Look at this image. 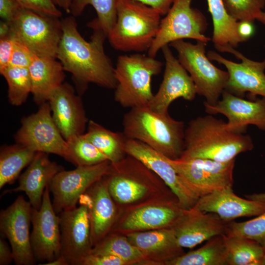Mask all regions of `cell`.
Segmentation results:
<instances>
[{"instance_id": "cell-1", "label": "cell", "mask_w": 265, "mask_h": 265, "mask_svg": "<svg viewBox=\"0 0 265 265\" xmlns=\"http://www.w3.org/2000/svg\"><path fill=\"white\" fill-rule=\"evenodd\" d=\"M61 25L62 34L56 58L65 71L71 74L78 94H82L90 83L115 89L114 67L104 47L106 34L99 28L92 27L90 40L86 41L79 32L73 15L62 19Z\"/></svg>"}, {"instance_id": "cell-2", "label": "cell", "mask_w": 265, "mask_h": 265, "mask_svg": "<svg viewBox=\"0 0 265 265\" xmlns=\"http://www.w3.org/2000/svg\"><path fill=\"white\" fill-rule=\"evenodd\" d=\"M254 148L251 137L226 128V122L210 115L191 120L185 132L180 159L194 158L227 162Z\"/></svg>"}, {"instance_id": "cell-3", "label": "cell", "mask_w": 265, "mask_h": 265, "mask_svg": "<svg viewBox=\"0 0 265 265\" xmlns=\"http://www.w3.org/2000/svg\"><path fill=\"white\" fill-rule=\"evenodd\" d=\"M123 133L171 159H178L185 147V123L148 106L131 108L124 116Z\"/></svg>"}, {"instance_id": "cell-4", "label": "cell", "mask_w": 265, "mask_h": 265, "mask_svg": "<svg viewBox=\"0 0 265 265\" xmlns=\"http://www.w3.org/2000/svg\"><path fill=\"white\" fill-rule=\"evenodd\" d=\"M161 16L136 0H118L116 22L107 38L116 50L148 52L158 32Z\"/></svg>"}, {"instance_id": "cell-5", "label": "cell", "mask_w": 265, "mask_h": 265, "mask_svg": "<svg viewBox=\"0 0 265 265\" xmlns=\"http://www.w3.org/2000/svg\"><path fill=\"white\" fill-rule=\"evenodd\" d=\"M162 63L148 55L137 53L118 56L114 77V100L125 107L148 106L154 94L152 77L160 73Z\"/></svg>"}, {"instance_id": "cell-6", "label": "cell", "mask_w": 265, "mask_h": 265, "mask_svg": "<svg viewBox=\"0 0 265 265\" xmlns=\"http://www.w3.org/2000/svg\"><path fill=\"white\" fill-rule=\"evenodd\" d=\"M169 45L177 52L179 61L191 77L197 94L205 98V103L215 104L225 90L229 74L211 62L206 53L207 43L197 41L193 44L182 39Z\"/></svg>"}, {"instance_id": "cell-7", "label": "cell", "mask_w": 265, "mask_h": 265, "mask_svg": "<svg viewBox=\"0 0 265 265\" xmlns=\"http://www.w3.org/2000/svg\"><path fill=\"white\" fill-rule=\"evenodd\" d=\"M59 18L22 7L8 23L9 34L35 55L56 58L62 34Z\"/></svg>"}, {"instance_id": "cell-8", "label": "cell", "mask_w": 265, "mask_h": 265, "mask_svg": "<svg viewBox=\"0 0 265 265\" xmlns=\"http://www.w3.org/2000/svg\"><path fill=\"white\" fill-rule=\"evenodd\" d=\"M108 190L114 201L123 205L133 204L148 196L162 181L137 159L127 155L111 163L107 174Z\"/></svg>"}, {"instance_id": "cell-9", "label": "cell", "mask_w": 265, "mask_h": 265, "mask_svg": "<svg viewBox=\"0 0 265 265\" xmlns=\"http://www.w3.org/2000/svg\"><path fill=\"white\" fill-rule=\"evenodd\" d=\"M192 0H175L161 19L158 32L148 51L155 57L159 50L170 43L184 39H192L208 43L210 38L204 35L208 24L205 16L191 7Z\"/></svg>"}, {"instance_id": "cell-10", "label": "cell", "mask_w": 265, "mask_h": 265, "mask_svg": "<svg viewBox=\"0 0 265 265\" xmlns=\"http://www.w3.org/2000/svg\"><path fill=\"white\" fill-rule=\"evenodd\" d=\"M167 159L183 183L199 198L232 188L235 159L227 162L200 158Z\"/></svg>"}, {"instance_id": "cell-11", "label": "cell", "mask_w": 265, "mask_h": 265, "mask_svg": "<svg viewBox=\"0 0 265 265\" xmlns=\"http://www.w3.org/2000/svg\"><path fill=\"white\" fill-rule=\"evenodd\" d=\"M21 127L15 135L16 143L35 152L53 154L66 159V140L52 117L50 105L46 102L38 110L21 120Z\"/></svg>"}, {"instance_id": "cell-12", "label": "cell", "mask_w": 265, "mask_h": 265, "mask_svg": "<svg viewBox=\"0 0 265 265\" xmlns=\"http://www.w3.org/2000/svg\"><path fill=\"white\" fill-rule=\"evenodd\" d=\"M111 162L107 160L90 166H78L74 170L59 172L49 185L53 196L55 212L76 207L81 196L110 171Z\"/></svg>"}, {"instance_id": "cell-13", "label": "cell", "mask_w": 265, "mask_h": 265, "mask_svg": "<svg viewBox=\"0 0 265 265\" xmlns=\"http://www.w3.org/2000/svg\"><path fill=\"white\" fill-rule=\"evenodd\" d=\"M32 210L30 202L20 195L0 212V233L9 241L17 265H33L37 262L29 231Z\"/></svg>"}, {"instance_id": "cell-14", "label": "cell", "mask_w": 265, "mask_h": 265, "mask_svg": "<svg viewBox=\"0 0 265 265\" xmlns=\"http://www.w3.org/2000/svg\"><path fill=\"white\" fill-rule=\"evenodd\" d=\"M220 52L232 53L241 60L240 63L234 62L212 51L207 53L209 59L226 68L229 78L225 90L240 97L247 93L250 99H255L257 95L265 97V59L252 60L231 46L223 48Z\"/></svg>"}, {"instance_id": "cell-15", "label": "cell", "mask_w": 265, "mask_h": 265, "mask_svg": "<svg viewBox=\"0 0 265 265\" xmlns=\"http://www.w3.org/2000/svg\"><path fill=\"white\" fill-rule=\"evenodd\" d=\"M186 209L180 207L177 199L162 197L136 206L114 226L110 232L127 233L172 228Z\"/></svg>"}, {"instance_id": "cell-16", "label": "cell", "mask_w": 265, "mask_h": 265, "mask_svg": "<svg viewBox=\"0 0 265 265\" xmlns=\"http://www.w3.org/2000/svg\"><path fill=\"white\" fill-rule=\"evenodd\" d=\"M47 186L39 209L32 212L30 242L37 261L50 262L60 256V218L55 212Z\"/></svg>"}, {"instance_id": "cell-17", "label": "cell", "mask_w": 265, "mask_h": 265, "mask_svg": "<svg viewBox=\"0 0 265 265\" xmlns=\"http://www.w3.org/2000/svg\"><path fill=\"white\" fill-rule=\"evenodd\" d=\"M59 216L60 256L69 265H81L93 247L88 208L80 203L78 207L62 211Z\"/></svg>"}, {"instance_id": "cell-18", "label": "cell", "mask_w": 265, "mask_h": 265, "mask_svg": "<svg viewBox=\"0 0 265 265\" xmlns=\"http://www.w3.org/2000/svg\"><path fill=\"white\" fill-rule=\"evenodd\" d=\"M125 150L127 155L140 161L168 186L181 207L187 210L195 205L199 197L183 183L167 157L134 139H127Z\"/></svg>"}, {"instance_id": "cell-19", "label": "cell", "mask_w": 265, "mask_h": 265, "mask_svg": "<svg viewBox=\"0 0 265 265\" xmlns=\"http://www.w3.org/2000/svg\"><path fill=\"white\" fill-rule=\"evenodd\" d=\"M204 105L208 113L225 116L229 130L244 133L248 126L252 125L265 131V97L248 100L224 90L215 104Z\"/></svg>"}, {"instance_id": "cell-20", "label": "cell", "mask_w": 265, "mask_h": 265, "mask_svg": "<svg viewBox=\"0 0 265 265\" xmlns=\"http://www.w3.org/2000/svg\"><path fill=\"white\" fill-rule=\"evenodd\" d=\"M161 50L165 60L163 80L148 106L157 112L167 113L170 105L175 100L182 98L192 101L197 92L191 77L175 57L168 45Z\"/></svg>"}, {"instance_id": "cell-21", "label": "cell", "mask_w": 265, "mask_h": 265, "mask_svg": "<svg viewBox=\"0 0 265 265\" xmlns=\"http://www.w3.org/2000/svg\"><path fill=\"white\" fill-rule=\"evenodd\" d=\"M48 102L53 120L66 140L84 133L88 119L80 95L70 84L64 82Z\"/></svg>"}, {"instance_id": "cell-22", "label": "cell", "mask_w": 265, "mask_h": 265, "mask_svg": "<svg viewBox=\"0 0 265 265\" xmlns=\"http://www.w3.org/2000/svg\"><path fill=\"white\" fill-rule=\"evenodd\" d=\"M88 209L93 247L112 230L117 216L116 205L108 190L107 175L80 197Z\"/></svg>"}, {"instance_id": "cell-23", "label": "cell", "mask_w": 265, "mask_h": 265, "mask_svg": "<svg viewBox=\"0 0 265 265\" xmlns=\"http://www.w3.org/2000/svg\"><path fill=\"white\" fill-rule=\"evenodd\" d=\"M227 222L212 212H206L193 207L172 227L179 245L192 248L218 235H225Z\"/></svg>"}, {"instance_id": "cell-24", "label": "cell", "mask_w": 265, "mask_h": 265, "mask_svg": "<svg viewBox=\"0 0 265 265\" xmlns=\"http://www.w3.org/2000/svg\"><path fill=\"white\" fill-rule=\"evenodd\" d=\"M194 207L214 213L227 222L238 217L256 216L265 212V202L242 198L234 193L232 188L201 197Z\"/></svg>"}, {"instance_id": "cell-25", "label": "cell", "mask_w": 265, "mask_h": 265, "mask_svg": "<svg viewBox=\"0 0 265 265\" xmlns=\"http://www.w3.org/2000/svg\"><path fill=\"white\" fill-rule=\"evenodd\" d=\"M125 235L152 265H165L185 253L173 228L134 232Z\"/></svg>"}, {"instance_id": "cell-26", "label": "cell", "mask_w": 265, "mask_h": 265, "mask_svg": "<svg viewBox=\"0 0 265 265\" xmlns=\"http://www.w3.org/2000/svg\"><path fill=\"white\" fill-rule=\"evenodd\" d=\"M64 169L62 166L51 160L48 154L36 152L26 170L19 177L18 186L5 190L3 195L25 192L32 208L39 209L46 187L56 174Z\"/></svg>"}, {"instance_id": "cell-27", "label": "cell", "mask_w": 265, "mask_h": 265, "mask_svg": "<svg viewBox=\"0 0 265 265\" xmlns=\"http://www.w3.org/2000/svg\"><path fill=\"white\" fill-rule=\"evenodd\" d=\"M28 69L33 101L38 105L48 102L53 92L64 83L65 74L62 64L56 58L35 55Z\"/></svg>"}, {"instance_id": "cell-28", "label": "cell", "mask_w": 265, "mask_h": 265, "mask_svg": "<svg viewBox=\"0 0 265 265\" xmlns=\"http://www.w3.org/2000/svg\"><path fill=\"white\" fill-rule=\"evenodd\" d=\"M213 26L212 41L220 52L224 48H236L243 42L238 32V21L226 10L223 0H207Z\"/></svg>"}, {"instance_id": "cell-29", "label": "cell", "mask_w": 265, "mask_h": 265, "mask_svg": "<svg viewBox=\"0 0 265 265\" xmlns=\"http://www.w3.org/2000/svg\"><path fill=\"white\" fill-rule=\"evenodd\" d=\"M84 137L98 148L111 163H116L126 156L125 146L127 138L122 132H112L90 120Z\"/></svg>"}, {"instance_id": "cell-30", "label": "cell", "mask_w": 265, "mask_h": 265, "mask_svg": "<svg viewBox=\"0 0 265 265\" xmlns=\"http://www.w3.org/2000/svg\"><path fill=\"white\" fill-rule=\"evenodd\" d=\"M166 265H227L223 235L214 236L202 247L167 262Z\"/></svg>"}, {"instance_id": "cell-31", "label": "cell", "mask_w": 265, "mask_h": 265, "mask_svg": "<svg viewBox=\"0 0 265 265\" xmlns=\"http://www.w3.org/2000/svg\"><path fill=\"white\" fill-rule=\"evenodd\" d=\"M36 152L19 143L3 146L0 151V189L11 185L28 166Z\"/></svg>"}, {"instance_id": "cell-32", "label": "cell", "mask_w": 265, "mask_h": 265, "mask_svg": "<svg viewBox=\"0 0 265 265\" xmlns=\"http://www.w3.org/2000/svg\"><path fill=\"white\" fill-rule=\"evenodd\" d=\"M90 253L116 256L128 265H151L125 235L110 232L92 248Z\"/></svg>"}, {"instance_id": "cell-33", "label": "cell", "mask_w": 265, "mask_h": 265, "mask_svg": "<svg viewBox=\"0 0 265 265\" xmlns=\"http://www.w3.org/2000/svg\"><path fill=\"white\" fill-rule=\"evenodd\" d=\"M227 265H265V248L247 238L223 235Z\"/></svg>"}, {"instance_id": "cell-34", "label": "cell", "mask_w": 265, "mask_h": 265, "mask_svg": "<svg viewBox=\"0 0 265 265\" xmlns=\"http://www.w3.org/2000/svg\"><path fill=\"white\" fill-rule=\"evenodd\" d=\"M117 2L118 0H77L72 6L71 14L79 16L87 5H91L97 17L88 24V26L99 28L107 36L116 22Z\"/></svg>"}, {"instance_id": "cell-35", "label": "cell", "mask_w": 265, "mask_h": 265, "mask_svg": "<svg viewBox=\"0 0 265 265\" xmlns=\"http://www.w3.org/2000/svg\"><path fill=\"white\" fill-rule=\"evenodd\" d=\"M0 73L8 85L7 97L10 104L19 106L25 103L32 90L28 69L9 65Z\"/></svg>"}, {"instance_id": "cell-36", "label": "cell", "mask_w": 265, "mask_h": 265, "mask_svg": "<svg viewBox=\"0 0 265 265\" xmlns=\"http://www.w3.org/2000/svg\"><path fill=\"white\" fill-rule=\"evenodd\" d=\"M66 142L67 156L65 159L76 166L93 165L108 160L83 134L73 136Z\"/></svg>"}, {"instance_id": "cell-37", "label": "cell", "mask_w": 265, "mask_h": 265, "mask_svg": "<svg viewBox=\"0 0 265 265\" xmlns=\"http://www.w3.org/2000/svg\"><path fill=\"white\" fill-rule=\"evenodd\" d=\"M225 235L250 239L265 247V212L248 221L228 222Z\"/></svg>"}, {"instance_id": "cell-38", "label": "cell", "mask_w": 265, "mask_h": 265, "mask_svg": "<svg viewBox=\"0 0 265 265\" xmlns=\"http://www.w3.org/2000/svg\"><path fill=\"white\" fill-rule=\"evenodd\" d=\"M228 13L237 21L254 22L265 6V0H223Z\"/></svg>"}, {"instance_id": "cell-39", "label": "cell", "mask_w": 265, "mask_h": 265, "mask_svg": "<svg viewBox=\"0 0 265 265\" xmlns=\"http://www.w3.org/2000/svg\"><path fill=\"white\" fill-rule=\"evenodd\" d=\"M21 6L36 12L60 18L61 12L53 0H17Z\"/></svg>"}, {"instance_id": "cell-40", "label": "cell", "mask_w": 265, "mask_h": 265, "mask_svg": "<svg viewBox=\"0 0 265 265\" xmlns=\"http://www.w3.org/2000/svg\"><path fill=\"white\" fill-rule=\"evenodd\" d=\"M35 55L27 47L14 40L9 65L28 68Z\"/></svg>"}, {"instance_id": "cell-41", "label": "cell", "mask_w": 265, "mask_h": 265, "mask_svg": "<svg viewBox=\"0 0 265 265\" xmlns=\"http://www.w3.org/2000/svg\"><path fill=\"white\" fill-rule=\"evenodd\" d=\"M81 265H126L118 257L109 254L90 253L82 260Z\"/></svg>"}, {"instance_id": "cell-42", "label": "cell", "mask_w": 265, "mask_h": 265, "mask_svg": "<svg viewBox=\"0 0 265 265\" xmlns=\"http://www.w3.org/2000/svg\"><path fill=\"white\" fill-rule=\"evenodd\" d=\"M14 40L10 34L0 37V70L9 66Z\"/></svg>"}, {"instance_id": "cell-43", "label": "cell", "mask_w": 265, "mask_h": 265, "mask_svg": "<svg viewBox=\"0 0 265 265\" xmlns=\"http://www.w3.org/2000/svg\"><path fill=\"white\" fill-rule=\"evenodd\" d=\"M22 7L17 0H0V16L9 23L16 16Z\"/></svg>"}, {"instance_id": "cell-44", "label": "cell", "mask_w": 265, "mask_h": 265, "mask_svg": "<svg viewBox=\"0 0 265 265\" xmlns=\"http://www.w3.org/2000/svg\"><path fill=\"white\" fill-rule=\"evenodd\" d=\"M157 10L161 16L165 15L175 0H136Z\"/></svg>"}, {"instance_id": "cell-45", "label": "cell", "mask_w": 265, "mask_h": 265, "mask_svg": "<svg viewBox=\"0 0 265 265\" xmlns=\"http://www.w3.org/2000/svg\"><path fill=\"white\" fill-rule=\"evenodd\" d=\"M253 22L248 20L239 21L238 32L242 42L247 41L254 33Z\"/></svg>"}, {"instance_id": "cell-46", "label": "cell", "mask_w": 265, "mask_h": 265, "mask_svg": "<svg viewBox=\"0 0 265 265\" xmlns=\"http://www.w3.org/2000/svg\"><path fill=\"white\" fill-rule=\"evenodd\" d=\"M2 235L0 238V265H8L14 261L13 252Z\"/></svg>"}, {"instance_id": "cell-47", "label": "cell", "mask_w": 265, "mask_h": 265, "mask_svg": "<svg viewBox=\"0 0 265 265\" xmlns=\"http://www.w3.org/2000/svg\"><path fill=\"white\" fill-rule=\"evenodd\" d=\"M55 5L64 10L67 13H71V9L73 4L77 0H53Z\"/></svg>"}, {"instance_id": "cell-48", "label": "cell", "mask_w": 265, "mask_h": 265, "mask_svg": "<svg viewBox=\"0 0 265 265\" xmlns=\"http://www.w3.org/2000/svg\"><path fill=\"white\" fill-rule=\"evenodd\" d=\"M9 32L10 27L8 23L2 20L0 24V37L7 35Z\"/></svg>"}, {"instance_id": "cell-49", "label": "cell", "mask_w": 265, "mask_h": 265, "mask_svg": "<svg viewBox=\"0 0 265 265\" xmlns=\"http://www.w3.org/2000/svg\"><path fill=\"white\" fill-rule=\"evenodd\" d=\"M44 265H69L66 260L62 256L50 262L42 264Z\"/></svg>"}, {"instance_id": "cell-50", "label": "cell", "mask_w": 265, "mask_h": 265, "mask_svg": "<svg viewBox=\"0 0 265 265\" xmlns=\"http://www.w3.org/2000/svg\"><path fill=\"white\" fill-rule=\"evenodd\" d=\"M246 197L250 200L265 202V192L253 193L246 195Z\"/></svg>"}, {"instance_id": "cell-51", "label": "cell", "mask_w": 265, "mask_h": 265, "mask_svg": "<svg viewBox=\"0 0 265 265\" xmlns=\"http://www.w3.org/2000/svg\"><path fill=\"white\" fill-rule=\"evenodd\" d=\"M256 20L259 21L262 24L265 26V12L262 11L256 18Z\"/></svg>"}, {"instance_id": "cell-52", "label": "cell", "mask_w": 265, "mask_h": 265, "mask_svg": "<svg viewBox=\"0 0 265 265\" xmlns=\"http://www.w3.org/2000/svg\"><path fill=\"white\" fill-rule=\"evenodd\" d=\"M265 248V247H264ZM264 263H265V258H264Z\"/></svg>"}]
</instances>
